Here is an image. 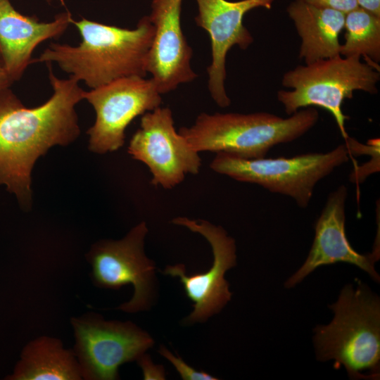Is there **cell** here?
I'll return each mask as SVG.
<instances>
[{
  "instance_id": "cell-23",
  "label": "cell",
  "mask_w": 380,
  "mask_h": 380,
  "mask_svg": "<svg viewBox=\"0 0 380 380\" xmlns=\"http://www.w3.org/2000/svg\"><path fill=\"white\" fill-rule=\"evenodd\" d=\"M13 83L0 61V91L10 87Z\"/></svg>"
},
{
  "instance_id": "cell-6",
  "label": "cell",
  "mask_w": 380,
  "mask_h": 380,
  "mask_svg": "<svg viewBox=\"0 0 380 380\" xmlns=\"http://www.w3.org/2000/svg\"><path fill=\"white\" fill-rule=\"evenodd\" d=\"M350 158L345 144L327 153L291 158L244 159L217 153L210 167L236 181L255 184L271 192L290 196L300 208H305L317 183Z\"/></svg>"
},
{
  "instance_id": "cell-20",
  "label": "cell",
  "mask_w": 380,
  "mask_h": 380,
  "mask_svg": "<svg viewBox=\"0 0 380 380\" xmlns=\"http://www.w3.org/2000/svg\"><path fill=\"white\" fill-rule=\"evenodd\" d=\"M322 8H328L347 13L358 6L357 0H298Z\"/></svg>"
},
{
  "instance_id": "cell-11",
  "label": "cell",
  "mask_w": 380,
  "mask_h": 380,
  "mask_svg": "<svg viewBox=\"0 0 380 380\" xmlns=\"http://www.w3.org/2000/svg\"><path fill=\"white\" fill-rule=\"evenodd\" d=\"M172 222L200 234L212 248L213 264L205 272L188 275L184 264L167 265L163 271L165 275L179 278L186 296L194 303V310L184 319V323L203 322L218 313L231 300L232 293L224 274L236 265L235 241L221 226L204 220L178 217Z\"/></svg>"
},
{
  "instance_id": "cell-24",
  "label": "cell",
  "mask_w": 380,
  "mask_h": 380,
  "mask_svg": "<svg viewBox=\"0 0 380 380\" xmlns=\"http://www.w3.org/2000/svg\"><path fill=\"white\" fill-rule=\"evenodd\" d=\"M47 3L50 4L51 2H53V1L55 0H45Z\"/></svg>"
},
{
  "instance_id": "cell-7",
  "label": "cell",
  "mask_w": 380,
  "mask_h": 380,
  "mask_svg": "<svg viewBox=\"0 0 380 380\" xmlns=\"http://www.w3.org/2000/svg\"><path fill=\"white\" fill-rule=\"evenodd\" d=\"M70 323L82 379H118L122 365L137 360L154 344L146 331L129 321L106 320L88 312L72 317Z\"/></svg>"
},
{
  "instance_id": "cell-17",
  "label": "cell",
  "mask_w": 380,
  "mask_h": 380,
  "mask_svg": "<svg viewBox=\"0 0 380 380\" xmlns=\"http://www.w3.org/2000/svg\"><path fill=\"white\" fill-rule=\"evenodd\" d=\"M7 380H80V367L72 349L58 338L40 336L27 343Z\"/></svg>"
},
{
  "instance_id": "cell-13",
  "label": "cell",
  "mask_w": 380,
  "mask_h": 380,
  "mask_svg": "<svg viewBox=\"0 0 380 380\" xmlns=\"http://www.w3.org/2000/svg\"><path fill=\"white\" fill-rule=\"evenodd\" d=\"M182 1L152 0L148 15L155 33L146 71L151 74L161 94H167L198 77L191 68L192 49L182 29Z\"/></svg>"
},
{
  "instance_id": "cell-3",
  "label": "cell",
  "mask_w": 380,
  "mask_h": 380,
  "mask_svg": "<svg viewBox=\"0 0 380 380\" xmlns=\"http://www.w3.org/2000/svg\"><path fill=\"white\" fill-rule=\"evenodd\" d=\"M329 308L334 312L333 319L314 330L317 360H334V367L343 366L352 379H379V296L358 281L356 288L346 285Z\"/></svg>"
},
{
  "instance_id": "cell-8",
  "label": "cell",
  "mask_w": 380,
  "mask_h": 380,
  "mask_svg": "<svg viewBox=\"0 0 380 380\" xmlns=\"http://www.w3.org/2000/svg\"><path fill=\"white\" fill-rule=\"evenodd\" d=\"M147 233V225L141 222L122 239L95 243L87 254L96 286L119 289L126 284L133 286L132 298L118 307L126 312L148 310L156 299V266L144 251Z\"/></svg>"
},
{
  "instance_id": "cell-5",
  "label": "cell",
  "mask_w": 380,
  "mask_h": 380,
  "mask_svg": "<svg viewBox=\"0 0 380 380\" xmlns=\"http://www.w3.org/2000/svg\"><path fill=\"white\" fill-rule=\"evenodd\" d=\"M379 80L380 70L362 62L360 57L338 55L287 71L283 75L281 84L293 90H279L277 99L289 115L312 106L324 108L333 115L342 137L346 139L348 134L345 122L348 117L342 111L343 101L353 99L356 90L377 94Z\"/></svg>"
},
{
  "instance_id": "cell-14",
  "label": "cell",
  "mask_w": 380,
  "mask_h": 380,
  "mask_svg": "<svg viewBox=\"0 0 380 380\" xmlns=\"http://www.w3.org/2000/svg\"><path fill=\"white\" fill-rule=\"evenodd\" d=\"M347 188L341 185L328 196L315 225V238L303 265L286 281L291 288L320 266L339 262L352 264L367 272L376 282L380 277L374 268L380 257L379 242H375L372 253L360 254L350 246L345 231V204Z\"/></svg>"
},
{
  "instance_id": "cell-2",
  "label": "cell",
  "mask_w": 380,
  "mask_h": 380,
  "mask_svg": "<svg viewBox=\"0 0 380 380\" xmlns=\"http://www.w3.org/2000/svg\"><path fill=\"white\" fill-rule=\"evenodd\" d=\"M72 24L81 41L77 46L51 43L34 63H56L70 77L94 89L115 80L146 77V64L154 37L148 15L134 29L122 28L82 18Z\"/></svg>"
},
{
  "instance_id": "cell-12",
  "label": "cell",
  "mask_w": 380,
  "mask_h": 380,
  "mask_svg": "<svg viewBox=\"0 0 380 380\" xmlns=\"http://www.w3.org/2000/svg\"><path fill=\"white\" fill-rule=\"evenodd\" d=\"M274 0H196L197 26L209 34L211 45V63L207 68L208 88L213 100L221 108L230 106L231 100L225 89L226 57L234 45L246 49L253 37L243 23L249 11L263 7L270 9Z\"/></svg>"
},
{
  "instance_id": "cell-22",
  "label": "cell",
  "mask_w": 380,
  "mask_h": 380,
  "mask_svg": "<svg viewBox=\"0 0 380 380\" xmlns=\"http://www.w3.org/2000/svg\"><path fill=\"white\" fill-rule=\"evenodd\" d=\"M358 6L380 17V0H357Z\"/></svg>"
},
{
  "instance_id": "cell-18",
  "label": "cell",
  "mask_w": 380,
  "mask_h": 380,
  "mask_svg": "<svg viewBox=\"0 0 380 380\" xmlns=\"http://www.w3.org/2000/svg\"><path fill=\"white\" fill-rule=\"evenodd\" d=\"M344 28L341 56H362L366 63L380 70V17L357 7L346 13Z\"/></svg>"
},
{
  "instance_id": "cell-19",
  "label": "cell",
  "mask_w": 380,
  "mask_h": 380,
  "mask_svg": "<svg viewBox=\"0 0 380 380\" xmlns=\"http://www.w3.org/2000/svg\"><path fill=\"white\" fill-rule=\"evenodd\" d=\"M159 353L168 360L175 367L176 370L184 380H217V377L213 376L205 371H197L187 365L180 357L175 356L165 346H160L158 350Z\"/></svg>"
},
{
  "instance_id": "cell-1",
  "label": "cell",
  "mask_w": 380,
  "mask_h": 380,
  "mask_svg": "<svg viewBox=\"0 0 380 380\" xmlns=\"http://www.w3.org/2000/svg\"><path fill=\"white\" fill-rule=\"evenodd\" d=\"M46 65L53 92L43 104L27 108L10 87L0 91V185L25 209L31 206L37 160L52 146L70 144L80 133L75 106L84 90L75 79L58 78L51 64Z\"/></svg>"
},
{
  "instance_id": "cell-10",
  "label": "cell",
  "mask_w": 380,
  "mask_h": 380,
  "mask_svg": "<svg viewBox=\"0 0 380 380\" xmlns=\"http://www.w3.org/2000/svg\"><path fill=\"white\" fill-rule=\"evenodd\" d=\"M128 153L148 167L153 175L151 184L165 189L179 184L188 174H198L201 165L198 152L176 130L167 107L160 106L142 115Z\"/></svg>"
},
{
  "instance_id": "cell-21",
  "label": "cell",
  "mask_w": 380,
  "mask_h": 380,
  "mask_svg": "<svg viewBox=\"0 0 380 380\" xmlns=\"http://www.w3.org/2000/svg\"><path fill=\"white\" fill-rule=\"evenodd\" d=\"M137 361L142 369L144 379H165L163 367L154 365L147 354L144 353Z\"/></svg>"
},
{
  "instance_id": "cell-9",
  "label": "cell",
  "mask_w": 380,
  "mask_h": 380,
  "mask_svg": "<svg viewBox=\"0 0 380 380\" xmlns=\"http://www.w3.org/2000/svg\"><path fill=\"white\" fill-rule=\"evenodd\" d=\"M161 94L151 77H122L84 91V99L94 108L96 120L88 129L89 149L96 153L117 151L125 144L132 121L160 106Z\"/></svg>"
},
{
  "instance_id": "cell-4",
  "label": "cell",
  "mask_w": 380,
  "mask_h": 380,
  "mask_svg": "<svg viewBox=\"0 0 380 380\" xmlns=\"http://www.w3.org/2000/svg\"><path fill=\"white\" fill-rule=\"evenodd\" d=\"M319 119L312 107L286 118L266 113H201L190 127L178 131L197 152L224 153L244 159L265 157L273 146L293 141L308 132Z\"/></svg>"
},
{
  "instance_id": "cell-16",
  "label": "cell",
  "mask_w": 380,
  "mask_h": 380,
  "mask_svg": "<svg viewBox=\"0 0 380 380\" xmlns=\"http://www.w3.org/2000/svg\"><path fill=\"white\" fill-rule=\"evenodd\" d=\"M301 39L299 58L305 64L340 54L339 34L346 13L296 0L287 8Z\"/></svg>"
},
{
  "instance_id": "cell-15",
  "label": "cell",
  "mask_w": 380,
  "mask_h": 380,
  "mask_svg": "<svg viewBox=\"0 0 380 380\" xmlns=\"http://www.w3.org/2000/svg\"><path fill=\"white\" fill-rule=\"evenodd\" d=\"M70 11L57 14L49 22L18 12L11 0H0V61L13 82L32 64V55L42 42L58 39L72 24Z\"/></svg>"
}]
</instances>
